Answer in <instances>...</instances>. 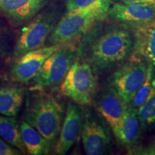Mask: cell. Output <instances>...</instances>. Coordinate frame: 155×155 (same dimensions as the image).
<instances>
[{
	"mask_svg": "<svg viewBox=\"0 0 155 155\" xmlns=\"http://www.w3.org/2000/svg\"><path fill=\"white\" fill-rule=\"evenodd\" d=\"M133 50L134 39L125 29H91L83 36L77 59L88 63L94 73H102L123 63Z\"/></svg>",
	"mask_w": 155,
	"mask_h": 155,
	"instance_id": "obj_1",
	"label": "cell"
},
{
	"mask_svg": "<svg viewBox=\"0 0 155 155\" xmlns=\"http://www.w3.org/2000/svg\"><path fill=\"white\" fill-rule=\"evenodd\" d=\"M36 91L27 98L24 121L38 130L53 146L63 125V106L53 94Z\"/></svg>",
	"mask_w": 155,
	"mask_h": 155,
	"instance_id": "obj_2",
	"label": "cell"
},
{
	"mask_svg": "<svg viewBox=\"0 0 155 155\" xmlns=\"http://www.w3.org/2000/svg\"><path fill=\"white\" fill-rule=\"evenodd\" d=\"M77 57V49L71 43L61 45L50 55L32 78L31 91L42 90L63 82Z\"/></svg>",
	"mask_w": 155,
	"mask_h": 155,
	"instance_id": "obj_3",
	"label": "cell"
},
{
	"mask_svg": "<svg viewBox=\"0 0 155 155\" xmlns=\"http://www.w3.org/2000/svg\"><path fill=\"white\" fill-rule=\"evenodd\" d=\"M106 15L104 13L92 10H67L50 35V43H72L76 39L83 36L91 30L93 27L104 19Z\"/></svg>",
	"mask_w": 155,
	"mask_h": 155,
	"instance_id": "obj_4",
	"label": "cell"
},
{
	"mask_svg": "<svg viewBox=\"0 0 155 155\" xmlns=\"http://www.w3.org/2000/svg\"><path fill=\"white\" fill-rule=\"evenodd\" d=\"M58 13L51 7L38 13L19 35L12 56L17 58L30 50L43 47L57 25Z\"/></svg>",
	"mask_w": 155,
	"mask_h": 155,
	"instance_id": "obj_5",
	"label": "cell"
},
{
	"mask_svg": "<svg viewBox=\"0 0 155 155\" xmlns=\"http://www.w3.org/2000/svg\"><path fill=\"white\" fill-rule=\"evenodd\" d=\"M62 92L75 103L87 105L96 93V80L90 65L76 59L62 83Z\"/></svg>",
	"mask_w": 155,
	"mask_h": 155,
	"instance_id": "obj_6",
	"label": "cell"
},
{
	"mask_svg": "<svg viewBox=\"0 0 155 155\" xmlns=\"http://www.w3.org/2000/svg\"><path fill=\"white\" fill-rule=\"evenodd\" d=\"M147 62L138 55L116 71L109 79V86L119 93L124 100L129 104L144 83L147 75Z\"/></svg>",
	"mask_w": 155,
	"mask_h": 155,
	"instance_id": "obj_7",
	"label": "cell"
},
{
	"mask_svg": "<svg viewBox=\"0 0 155 155\" xmlns=\"http://www.w3.org/2000/svg\"><path fill=\"white\" fill-rule=\"evenodd\" d=\"M61 45L48 46L32 50L17 58L10 70L12 78L19 83H28L39 72L46 59L51 55Z\"/></svg>",
	"mask_w": 155,
	"mask_h": 155,
	"instance_id": "obj_8",
	"label": "cell"
},
{
	"mask_svg": "<svg viewBox=\"0 0 155 155\" xmlns=\"http://www.w3.org/2000/svg\"><path fill=\"white\" fill-rule=\"evenodd\" d=\"M81 135L86 154H105L111 148V138L108 129L91 114L83 116Z\"/></svg>",
	"mask_w": 155,
	"mask_h": 155,
	"instance_id": "obj_9",
	"label": "cell"
},
{
	"mask_svg": "<svg viewBox=\"0 0 155 155\" xmlns=\"http://www.w3.org/2000/svg\"><path fill=\"white\" fill-rule=\"evenodd\" d=\"M97 111L104 118L114 131L127 113L128 104L113 87L108 86L94 96Z\"/></svg>",
	"mask_w": 155,
	"mask_h": 155,
	"instance_id": "obj_10",
	"label": "cell"
},
{
	"mask_svg": "<svg viewBox=\"0 0 155 155\" xmlns=\"http://www.w3.org/2000/svg\"><path fill=\"white\" fill-rule=\"evenodd\" d=\"M83 121V115L81 108L74 103L69 102L55 145L56 154H65L73 147L81 134Z\"/></svg>",
	"mask_w": 155,
	"mask_h": 155,
	"instance_id": "obj_11",
	"label": "cell"
},
{
	"mask_svg": "<svg viewBox=\"0 0 155 155\" xmlns=\"http://www.w3.org/2000/svg\"><path fill=\"white\" fill-rule=\"evenodd\" d=\"M108 14L120 22L136 26L155 19V5L141 3H116L109 7Z\"/></svg>",
	"mask_w": 155,
	"mask_h": 155,
	"instance_id": "obj_12",
	"label": "cell"
},
{
	"mask_svg": "<svg viewBox=\"0 0 155 155\" xmlns=\"http://www.w3.org/2000/svg\"><path fill=\"white\" fill-rule=\"evenodd\" d=\"M48 0H0V11L17 24L32 19L43 8Z\"/></svg>",
	"mask_w": 155,
	"mask_h": 155,
	"instance_id": "obj_13",
	"label": "cell"
},
{
	"mask_svg": "<svg viewBox=\"0 0 155 155\" xmlns=\"http://www.w3.org/2000/svg\"><path fill=\"white\" fill-rule=\"evenodd\" d=\"M134 50L136 55L143 56L155 66V19L136 27Z\"/></svg>",
	"mask_w": 155,
	"mask_h": 155,
	"instance_id": "obj_14",
	"label": "cell"
},
{
	"mask_svg": "<svg viewBox=\"0 0 155 155\" xmlns=\"http://www.w3.org/2000/svg\"><path fill=\"white\" fill-rule=\"evenodd\" d=\"M139 125L137 111L128 105L127 113L113 132L122 144L132 147L139 137Z\"/></svg>",
	"mask_w": 155,
	"mask_h": 155,
	"instance_id": "obj_15",
	"label": "cell"
},
{
	"mask_svg": "<svg viewBox=\"0 0 155 155\" xmlns=\"http://www.w3.org/2000/svg\"><path fill=\"white\" fill-rule=\"evenodd\" d=\"M20 131L25 150L29 154H48L51 151L53 145L28 122H21Z\"/></svg>",
	"mask_w": 155,
	"mask_h": 155,
	"instance_id": "obj_16",
	"label": "cell"
},
{
	"mask_svg": "<svg viewBox=\"0 0 155 155\" xmlns=\"http://www.w3.org/2000/svg\"><path fill=\"white\" fill-rule=\"evenodd\" d=\"M24 89L17 86H0V114L16 116L24 101Z\"/></svg>",
	"mask_w": 155,
	"mask_h": 155,
	"instance_id": "obj_17",
	"label": "cell"
},
{
	"mask_svg": "<svg viewBox=\"0 0 155 155\" xmlns=\"http://www.w3.org/2000/svg\"><path fill=\"white\" fill-rule=\"evenodd\" d=\"M0 137L15 148L22 152L25 151L21 137L20 124L13 116L0 114Z\"/></svg>",
	"mask_w": 155,
	"mask_h": 155,
	"instance_id": "obj_18",
	"label": "cell"
},
{
	"mask_svg": "<svg viewBox=\"0 0 155 155\" xmlns=\"http://www.w3.org/2000/svg\"><path fill=\"white\" fill-rule=\"evenodd\" d=\"M137 116L142 127H148L155 123V78L152 79L150 94L137 111Z\"/></svg>",
	"mask_w": 155,
	"mask_h": 155,
	"instance_id": "obj_19",
	"label": "cell"
},
{
	"mask_svg": "<svg viewBox=\"0 0 155 155\" xmlns=\"http://www.w3.org/2000/svg\"><path fill=\"white\" fill-rule=\"evenodd\" d=\"M110 0H66L67 10H92L107 14Z\"/></svg>",
	"mask_w": 155,
	"mask_h": 155,
	"instance_id": "obj_20",
	"label": "cell"
},
{
	"mask_svg": "<svg viewBox=\"0 0 155 155\" xmlns=\"http://www.w3.org/2000/svg\"><path fill=\"white\" fill-rule=\"evenodd\" d=\"M152 75V65L149 63L147 75L144 83H143L142 86L140 87V88L139 89V91L137 92V94H135V96H134V98L131 99L130 103L128 104V105L131 106V108H134V109L136 110L137 111H138V109L141 107V106L145 102V101L147 100L149 94H150L151 88H152V82L153 79Z\"/></svg>",
	"mask_w": 155,
	"mask_h": 155,
	"instance_id": "obj_21",
	"label": "cell"
},
{
	"mask_svg": "<svg viewBox=\"0 0 155 155\" xmlns=\"http://www.w3.org/2000/svg\"><path fill=\"white\" fill-rule=\"evenodd\" d=\"M22 151L12 146L0 137V155H19Z\"/></svg>",
	"mask_w": 155,
	"mask_h": 155,
	"instance_id": "obj_22",
	"label": "cell"
},
{
	"mask_svg": "<svg viewBox=\"0 0 155 155\" xmlns=\"http://www.w3.org/2000/svg\"><path fill=\"white\" fill-rule=\"evenodd\" d=\"M130 154H142V155H155V139L150 146L146 148H137L132 147L129 150Z\"/></svg>",
	"mask_w": 155,
	"mask_h": 155,
	"instance_id": "obj_23",
	"label": "cell"
},
{
	"mask_svg": "<svg viewBox=\"0 0 155 155\" xmlns=\"http://www.w3.org/2000/svg\"><path fill=\"white\" fill-rule=\"evenodd\" d=\"M7 48H8V43L6 40L5 35L0 30V61L7 54V50H8Z\"/></svg>",
	"mask_w": 155,
	"mask_h": 155,
	"instance_id": "obj_24",
	"label": "cell"
},
{
	"mask_svg": "<svg viewBox=\"0 0 155 155\" xmlns=\"http://www.w3.org/2000/svg\"><path fill=\"white\" fill-rule=\"evenodd\" d=\"M123 3H141L155 5V0H121Z\"/></svg>",
	"mask_w": 155,
	"mask_h": 155,
	"instance_id": "obj_25",
	"label": "cell"
}]
</instances>
